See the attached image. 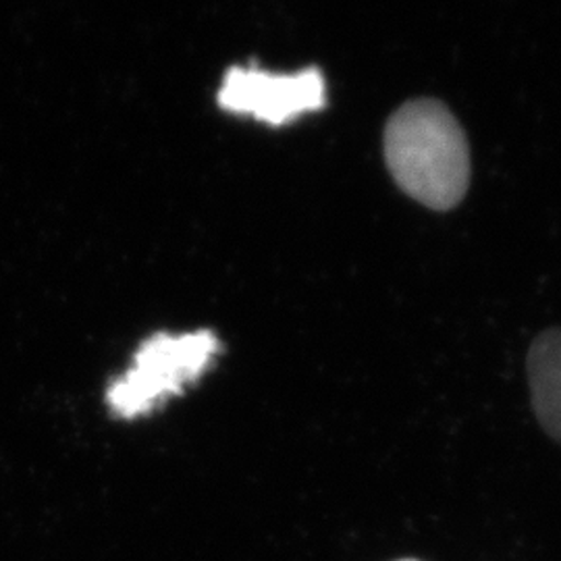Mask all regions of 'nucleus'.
<instances>
[{
  "instance_id": "1",
  "label": "nucleus",
  "mask_w": 561,
  "mask_h": 561,
  "mask_svg": "<svg viewBox=\"0 0 561 561\" xmlns=\"http://www.w3.org/2000/svg\"><path fill=\"white\" fill-rule=\"evenodd\" d=\"M385 159L401 190L433 210H449L466 196L470 148L460 123L442 102L403 104L387 123Z\"/></svg>"
},
{
  "instance_id": "3",
  "label": "nucleus",
  "mask_w": 561,
  "mask_h": 561,
  "mask_svg": "<svg viewBox=\"0 0 561 561\" xmlns=\"http://www.w3.org/2000/svg\"><path fill=\"white\" fill-rule=\"evenodd\" d=\"M327 102V83L319 69L294 76L271 73L259 67H233L219 90V104L236 115H248L273 127L321 111Z\"/></svg>"
},
{
  "instance_id": "4",
  "label": "nucleus",
  "mask_w": 561,
  "mask_h": 561,
  "mask_svg": "<svg viewBox=\"0 0 561 561\" xmlns=\"http://www.w3.org/2000/svg\"><path fill=\"white\" fill-rule=\"evenodd\" d=\"M533 412L542 431L561 445V327L537 335L526 358Z\"/></svg>"
},
{
  "instance_id": "5",
  "label": "nucleus",
  "mask_w": 561,
  "mask_h": 561,
  "mask_svg": "<svg viewBox=\"0 0 561 561\" xmlns=\"http://www.w3.org/2000/svg\"><path fill=\"white\" fill-rule=\"evenodd\" d=\"M400 561H421V560H400Z\"/></svg>"
},
{
  "instance_id": "2",
  "label": "nucleus",
  "mask_w": 561,
  "mask_h": 561,
  "mask_svg": "<svg viewBox=\"0 0 561 561\" xmlns=\"http://www.w3.org/2000/svg\"><path fill=\"white\" fill-rule=\"evenodd\" d=\"M219 350L221 343L208 329L148 337L138 347L134 366L111 382L106 391L111 412L125 421L152 412L164 396H181L187 385L198 381Z\"/></svg>"
}]
</instances>
